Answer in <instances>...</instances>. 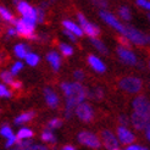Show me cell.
I'll return each mask as SVG.
<instances>
[{"label":"cell","mask_w":150,"mask_h":150,"mask_svg":"<svg viewBox=\"0 0 150 150\" xmlns=\"http://www.w3.org/2000/svg\"><path fill=\"white\" fill-rule=\"evenodd\" d=\"M117 52H118V56L121 57V60L126 64H129V65H136L137 64V57L133 52L126 48H117Z\"/></svg>","instance_id":"cell-12"},{"label":"cell","mask_w":150,"mask_h":150,"mask_svg":"<svg viewBox=\"0 0 150 150\" xmlns=\"http://www.w3.org/2000/svg\"><path fill=\"white\" fill-rule=\"evenodd\" d=\"M101 137H103L104 145L106 146L109 150H114V149L118 148V140L110 131H103L101 132Z\"/></svg>","instance_id":"cell-11"},{"label":"cell","mask_w":150,"mask_h":150,"mask_svg":"<svg viewBox=\"0 0 150 150\" xmlns=\"http://www.w3.org/2000/svg\"><path fill=\"white\" fill-rule=\"evenodd\" d=\"M65 34L67 35V37H69V38L72 40V42H74V40H76V37H74L72 33H70V32H67V31H65Z\"/></svg>","instance_id":"cell-40"},{"label":"cell","mask_w":150,"mask_h":150,"mask_svg":"<svg viewBox=\"0 0 150 150\" xmlns=\"http://www.w3.org/2000/svg\"><path fill=\"white\" fill-rule=\"evenodd\" d=\"M142 149V146H139V145H131V146H128L126 150H140Z\"/></svg>","instance_id":"cell-41"},{"label":"cell","mask_w":150,"mask_h":150,"mask_svg":"<svg viewBox=\"0 0 150 150\" xmlns=\"http://www.w3.org/2000/svg\"><path fill=\"white\" fill-rule=\"evenodd\" d=\"M0 77H1L3 82H5V83H7V84H11L12 82H13V81H12V74H11L9 71H4V72H1Z\"/></svg>","instance_id":"cell-29"},{"label":"cell","mask_w":150,"mask_h":150,"mask_svg":"<svg viewBox=\"0 0 150 150\" xmlns=\"http://www.w3.org/2000/svg\"><path fill=\"white\" fill-rule=\"evenodd\" d=\"M136 4L139 5V6H142V7H144V9H146V10L150 9V3H149V1H144V0H138Z\"/></svg>","instance_id":"cell-33"},{"label":"cell","mask_w":150,"mask_h":150,"mask_svg":"<svg viewBox=\"0 0 150 150\" xmlns=\"http://www.w3.org/2000/svg\"><path fill=\"white\" fill-rule=\"evenodd\" d=\"M142 81L136 77H125L120 81V87H121L125 92L128 93H137L142 89Z\"/></svg>","instance_id":"cell-3"},{"label":"cell","mask_w":150,"mask_h":150,"mask_svg":"<svg viewBox=\"0 0 150 150\" xmlns=\"http://www.w3.org/2000/svg\"><path fill=\"white\" fill-rule=\"evenodd\" d=\"M88 62L96 72H99V73H103V72H105V70H106V66L104 65V62L99 57H96L94 55H89L88 56Z\"/></svg>","instance_id":"cell-16"},{"label":"cell","mask_w":150,"mask_h":150,"mask_svg":"<svg viewBox=\"0 0 150 150\" xmlns=\"http://www.w3.org/2000/svg\"><path fill=\"white\" fill-rule=\"evenodd\" d=\"M12 150H20V149H12Z\"/></svg>","instance_id":"cell-47"},{"label":"cell","mask_w":150,"mask_h":150,"mask_svg":"<svg viewBox=\"0 0 150 150\" xmlns=\"http://www.w3.org/2000/svg\"><path fill=\"white\" fill-rule=\"evenodd\" d=\"M78 21H79V23H81V26H82V32L84 31V33H87L88 35H91L92 38H94V37H96L99 34V32H100V29H99V27H96V26H94V25H92L91 22H88V20L83 16V13H78Z\"/></svg>","instance_id":"cell-9"},{"label":"cell","mask_w":150,"mask_h":150,"mask_svg":"<svg viewBox=\"0 0 150 150\" xmlns=\"http://www.w3.org/2000/svg\"><path fill=\"white\" fill-rule=\"evenodd\" d=\"M17 4H18L17 9H18L20 13H22L23 18L29 21V22H32V23H35V21H37V11H35L34 7H32L26 1H18Z\"/></svg>","instance_id":"cell-4"},{"label":"cell","mask_w":150,"mask_h":150,"mask_svg":"<svg viewBox=\"0 0 150 150\" xmlns=\"http://www.w3.org/2000/svg\"><path fill=\"white\" fill-rule=\"evenodd\" d=\"M133 108H134V112H136V114L149 117L150 106H149V101L145 96H137L133 101Z\"/></svg>","instance_id":"cell-5"},{"label":"cell","mask_w":150,"mask_h":150,"mask_svg":"<svg viewBox=\"0 0 150 150\" xmlns=\"http://www.w3.org/2000/svg\"><path fill=\"white\" fill-rule=\"evenodd\" d=\"M11 86H12L13 89H20L22 87V83H21L20 81H13L12 83H11Z\"/></svg>","instance_id":"cell-38"},{"label":"cell","mask_w":150,"mask_h":150,"mask_svg":"<svg viewBox=\"0 0 150 150\" xmlns=\"http://www.w3.org/2000/svg\"><path fill=\"white\" fill-rule=\"evenodd\" d=\"M62 125L61 122V120H59V118H54V120H51V121L48 123V127L50 129H54V128H59L60 126Z\"/></svg>","instance_id":"cell-30"},{"label":"cell","mask_w":150,"mask_h":150,"mask_svg":"<svg viewBox=\"0 0 150 150\" xmlns=\"http://www.w3.org/2000/svg\"><path fill=\"white\" fill-rule=\"evenodd\" d=\"M35 11H37V20H39V22H42L43 18H44V12H43V10H42V9H38V10H35Z\"/></svg>","instance_id":"cell-36"},{"label":"cell","mask_w":150,"mask_h":150,"mask_svg":"<svg viewBox=\"0 0 150 150\" xmlns=\"http://www.w3.org/2000/svg\"><path fill=\"white\" fill-rule=\"evenodd\" d=\"M44 95H45V100L47 104L49 105L50 108L55 109L57 105H59V96L55 94V92L50 88H45L44 89Z\"/></svg>","instance_id":"cell-15"},{"label":"cell","mask_w":150,"mask_h":150,"mask_svg":"<svg viewBox=\"0 0 150 150\" xmlns=\"http://www.w3.org/2000/svg\"><path fill=\"white\" fill-rule=\"evenodd\" d=\"M60 50H61V52H62L65 56H70V55L73 54V49H72L70 45L65 44V43H61V44H60Z\"/></svg>","instance_id":"cell-27"},{"label":"cell","mask_w":150,"mask_h":150,"mask_svg":"<svg viewBox=\"0 0 150 150\" xmlns=\"http://www.w3.org/2000/svg\"><path fill=\"white\" fill-rule=\"evenodd\" d=\"M16 26H17L16 33H18L22 37L29 38L32 34H34V23H32V22H29V21H27L25 18L17 20Z\"/></svg>","instance_id":"cell-7"},{"label":"cell","mask_w":150,"mask_h":150,"mask_svg":"<svg viewBox=\"0 0 150 150\" xmlns=\"http://www.w3.org/2000/svg\"><path fill=\"white\" fill-rule=\"evenodd\" d=\"M100 17H101L105 22H106V23H109L111 27H114L115 29H117L120 33H122V34L125 33V28H126V27H125L112 13L106 12V11L103 10V11H100Z\"/></svg>","instance_id":"cell-10"},{"label":"cell","mask_w":150,"mask_h":150,"mask_svg":"<svg viewBox=\"0 0 150 150\" xmlns=\"http://www.w3.org/2000/svg\"><path fill=\"white\" fill-rule=\"evenodd\" d=\"M74 78L78 79V81H82L84 78V73L83 71H74Z\"/></svg>","instance_id":"cell-35"},{"label":"cell","mask_w":150,"mask_h":150,"mask_svg":"<svg viewBox=\"0 0 150 150\" xmlns=\"http://www.w3.org/2000/svg\"><path fill=\"white\" fill-rule=\"evenodd\" d=\"M15 52L20 59H25L28 55V48L25 44H18V45L15 47Z\"/></svg>","instance_id":"cell-21"},{"label":"cell","mask_w":150,"mask_h":150,"mask_svg":"<svg viewBox=\"0 0 150 150\" xmlns=\"http://www.w3.org/2000/svg\"><path fill=\"white\" fill-rule=\"evenodd\" d=\"M0 16H1L4 20H6V21L12 22L13 25H16V22H17V20H16V18H13L12 13H11L9 10H7V9L3 7V6H0Z\"/></svg>","instance_id":"cell-20"},{"label":"cell","mask_w":150,"mask_h":150,"mask_svg":"<svg viewBox=\"0 0 150 150\" xmlns=\"http://www.w3.org/2000/svg\"><path fill=\"white\" fill-rule=\"evenodd\" d=\"M62 150H74V146H72V145H65L62 148Z\"/></svg>","instance_id":"cell-43"},{"label":"cell","mask_w":150,"mask_h":150,"mask_svg":"<svg viewBox=\"0 0 150 150\" xmlns=\"http://www.w3.org/2000/svg\"><path fill=\"white\" fill-rule=\"evenodd\" d=\"M95 4L100 6H108V3H104V1H95Z\"/></svg>","instance_id":"cell-45"},{"label":"cell","mask_w":150,"mask_h":150,"mask_svg":"<svg viewBox=\"0 0 150 150\" xmlns=\"http://www.w3.org/2000/svg\"><path fill=\"white\" fill-rule=\"evenodd\" d=\"M123 35L127 39L132 40L133 43H137L139 45H145V44L149 43V37L144 35L140 31H138V29L133 28V27H126Z\"/></svg>","instance_id":"cell-2"},{"label":"cell","mask_w":150,"mask_h":150,"mask_svg":"<svg viewBox=\"0 0 150 150\" xmlns=\"http://www.w3.org/2000/svg\"><path fill=\"white\" fill-rule=\"evenodd\" d=\"M25 59H26V61L29 66H35L39 62V56L35 55V54H32V52H28V55Z\"/></svg>","instance_id":"cell-24"},{"label":"cell","mask_w":150,"mask_h":150,"mask_svg":"<svg viewBox=\"0 0 150 150\" xmlns=\"http://www.w3.org/2000/svg\"><path fill=\"white\" fill-rule=\"evenodd\" d=\"M33 137V131L29 129V128H21L17 133V139L21 140V139H26V138H32Z\"/></svg>","instance_id":"cell-22"},{"label":"cell","mask_w":150,"mask_h":150,"mask_svg":"<svg viewBox=\"0 0 150 150\" xmlns=\"http://www.w3.org/2000/svg\"><path fill=\"white\" fill-rule=\"evenodd\" d=\"M132 123H133V126L136 127L137 129H145L146 127L149 126V117L142 116L139 114L133 112V115H132Z\"/></svg>","instance_id":"cell-14"},{"label":"cell","mask_w":150,"mask_h":150,"mask_svg":"<svg viewBox=\"0 0 150 150\" xmlns=\"http://www.w3.org/2000/svg\"><path fill=\"white\" fill-rule=\"evenodd\" d=\"M74 112H76V115H77L83 122L92 121V118H93V116H94V111H93L92 106H91L89 104H86V103L79 104L78 106L76 108V110H74Z\"/></svg>","instance_id":"cell-8"},{"label":"cell","mask_w":150,"mask_h":150,"mask_svg":"<svg viewBox=\"0 0 150 150\" xmlns=\"http://www.w3.org/2000/svg\"><path fill=\"white\" fill-rule=\"evenodd\" d=\"M118 13H120V16H121L125 21H129V20H131V11H129V9H128L127 6L120 7Z\"/></svg>","instance_id":"cell-25"},{"label":"cell","mask_w":150,"mask_h":150,"mask_svg":"<svg viewBox=\"0 0 150 150\" xmlns=\"http://www.w3.org/2000/svg\"><path fill=\"white\" fill-rule=\"evenodd\" d=\"M117 134H118V139L125 144H131V143H133V142L136 140L134 134L131 131H128V128H126V127H118L117 128Z\"/></svg>","instance_id":"cell-13"},{"label":"cell","mask_w":150,"mask_h":150,"mask_svg":"<svg viewBox=\"0 0 150 150\" xmlns=\"http://www.w3.org/2000/svg\"><path fill=\"white\" fill-rule=\"evenodd\" d=\"M62 23H64V26H65V28H66V31L70 32V33H72L74 37H76V35L81 37L82 34H83L81 27H78L76 23H73V22H71V21H64Z\"/></svg>","instance_id":"cell-17"},{"label":"cell","mask_w":150,"mask_h":150,"mask_svg":"<svg viewBox=\"0 0 150 150\" xmlns=\"http://www.w3.org/2000/svg\"><path fill=\"white\" fill-rule=\"evenodd\" d=\"M78 140L82 144H84L89 148L93 149H98L100 148V140L99 138L95 136V134L91 133V132H81L78 134Z\"/></svg>","instance_id":"cell-6"},{"label":"cell","mask_w":150,"mask_h":150,"mask_svg":"<svg viewBox=\"0 0 150 150\" xmlns=\"http://www.w3.org/2000/svg\"><path fill=\"white\" fill-rule=\"evenodd\" d=\"M114 150H120V149H118V148H117V149H114Z\"/></svg>","instance_id":"cell-48"},{"label":"cell","mask_w":150,"mask_h":150,"mask_svg":"<svg viewBox=\"0 0 150 150\" xmlns=\"http://www.w3.org/2000/svg\"><path fill=\"white\" fill-rule=\"evenodd\" d=\"M92 44L93 45L98 49L100 52H103V54H106L108 52V48L104 45V43L101 42V40H99V39H96V38H92Z\"/></svg>","instance_id":"cell-23"},{"label":"cell","mask_w":150,"mask_h":150,"mask_svg":"<svg viewBox=\"0 0 150 150\" xmlns=\"http://www.w3.org/2000/svg\"><path fill=\"white\" fill-rule=\"evenodd\" d=\"M118 42L121 43L123 47H126V49L129 47V42H128V39H127L126 37H118Z\"/></svg>","instance_id":"cell-34"},{"label":"cell","mask_w":150,"mask_h":150,"mask_svg":"<svg viewBox=\"0 0 150 150\" xmlns=\"http://www.w3.org/2000/svg\"><path fill=\"white\" fill-rule=\"evenodd\" d=\"M140 150H148V149H146V148H142Z\"/></svg>","instance_id":"cell-46"},{"label":"cell","mask_w":150,"mask_h":150,"mask_svg":"<svg viewBox=\"0 0 150 150\" xmlns=\"http://www.w3.org/2000/svg\"><path fill=\"white\" fill-rule=\"evenodd\" d=\"M22 67H23L22 62H16V64L12 66V69H11V72H10V73L12 74V76H13V74H17V73L22 70Z\"/></svg>","instance_id":"cell-32"},{"label":"cell","mask_w":150,"mask_h":150,"mask_svg":"<svg viewBox=\"0 0 150 150\" xmlns=\"http://www.w3.org/2000/svg\"><path fill=\"white\" fill-rule=\"evenodd\" d=\"M62 91L66 94V117H71L79 104L83 103L86 98V89L79 83H62Z\"/></svg>","instance_id":"cell-1"},{"label":"cell","mask_w":150,"mask_h":150,"mask_svg":"<svg viewBox=\"0 0 150 150\" xmlns=\"http://www.w3.org/2000/svg\"><path fill=\"white\" fill-rule=\"evenodd\" d=\"M9 96H11V92L7 91L5 86L0 84V98H9Z\"/></svg>","instance_id":"cell-31"},{"label":"cell","mask_w":150,"mask_h":150,"mask_svg":"<svg viewBox=\"0 0 150 150\" xmlns=\"http://www.w3.org/2000/svg\"><path fill=\"white\" fill-rule=\"evenodd\" d=\"M42 139L44 142H49V143H55V136L52 134L50 131H44L42 133Z\"/></svg>","instance_id":"cell-26"},{"label":"cell","mask_w":150,"mask_h":150,"mask_svg":"<svg viewBox=\"0 0 150 150\" xmlns=\"http://www.w3.org/2000/svg\"><path fill=\"white\" fill-rule=\"evenodd\" d=\"M7 34H9V35H15V34H16V31L12 29V28H10L9 31H7Z\"/></svg>","instance_id":"cell-44"},{"label":"cell","mask_w":150,"mask_h":150,"mask_svg":"<svg viewBox=\"0 0 150 150\" xmlns=\"http://www.w3.org/2000/svg\"><path fill=\"white\" fill-rule=\"evenodd\" d=\"M120 120H121V123L122 125H127V123H128V120H127L125 116H121V117H120Z\"/></svg>","instance_id":"cell-42"},{"label":"cell","mask_w":150,"mask_h":150,"mask_svg":"<svg viewBox=\"0 0 150 150\" xmlns=\"http://www.w3.org/2000/svg\"><path fill=\"white\" fill-rule=\"evenodd\" d=\"M34 117V112H25V114L20 115L18 117H16V120H15V123L16 125H20V123H25L27 121H31V120Z\"/></svg>","instance_id":"cell-19"},{"label":"cell","mask_w":150,"mask_h":150,"mask_svg":"<svg viewBox=\"0 0 150 150\" xmlns=\"http://www.w3.org/2000/svg\"><path fill=\"white\" fill-rule=\"evenodd\" d=\"M0 134H1V136H4V137H6L7 139H10V138L13 137V133H12V131H11V128H10L9 126L1 127V129H0Z\"/></svg>","instance_id":"cell-28"},{"label":"cell","mask_w":150,"mask_h":150,"mask_svg":"<svg viewBox=\"0 0 150 150\" xmlns=\"http://www.w3.org/2000/svg\"><path fill=\"white\" fill-rule=\"evenodd\" d=\"M47 60L50 62V65L52 66V69H54L55 71L60 69V62H61V60H60V56H59L57 52H55V51L49 52V54L47 55Z\"/></svg>","instance_id":"cell-18"},{"label":"cell","mask_w":150,"mask_h":150,"mask_svg":"<svg viewBox=\"0 0 150 150\" xmlns=\"http://www.w3.org/2000/svg\"><path fill=\"white\" fill-rule=\"evenodd\" d=\"M94 95L96 96V98H101V96H103L101 89H95V91H94Z\"/></svg>","instance_id":"cell-39"},{"label":"cell","mask_w":150,"mask_h":150,"mask_svg":"<svg viewBox=\"0 0 150 150\" xmlns=\"http://www.w3.org/2000/svg\"><path fill=\"white\" fill-rule=\"evenodd\" d=\"M15 143H16V137H12V138H10V139H7V142H6V148H10L11 145H13Z\"/></svg>","instance_id":"cell-37"}]
</instances>
